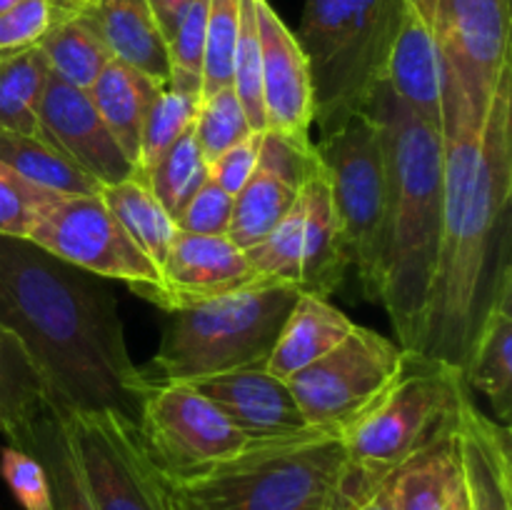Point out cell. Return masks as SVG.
Wrapping results in <instances>:
<instances>
[{
	"label": "cell",
	"instance_id": "1",
	"mask_svg": "<svg viewBox=\"0 0 512 510\" xmlns=\"http://www.w3.org/2000/svg\"><path fill=\"white\" fill-rule=\"evenodd\" d=\"M443 175V230L418 353L463 368L512 270V73L485 120L443 90Z\"/></svg>",
	"mask_w": 512,
	"mask_h": 510
},
{
	"label": "cell",
	"instance_id": "2",
	"mask_svg": "<svg viewBox=\"0 0 512 510\" xmlns=\"http://www.w3.org/2000/svg\"><path fill=\"white\" fill-rule=\"evenodd\" d=\"M0 323L33 358L50 405L138 420L155 380L130 358L118 303L95 275L0 235Z\"/></svg>",
	"mask_w": 512,
	"mask_h": 510
},
{
	"label": "cell",
	"instance_id": "3",
	"mask_svg": "<svg viewBox=\"0 0 512 510\" xmlns=\"http://www.w3.org/2000/svg\"><path fill=\"white\" fill-rule=\"evenodd\" d=\"M365 113L380 125L388 168L378 303L388 313L395 343L418 353L443 230V133L405 105L388 80L375 88Z\"/></svg>",
	"mask_w": 512,
	"mask_h": 510
},
{
	"label": "cell",
	"instance_id": "4",
	"mask_svg": "<svg viewBox=\"0 0 512 510\" xmlns=\"http://www.w3.org/2000/svg\"><path fill=\"white\" fill-rule=\"evenodd\" d=\"M468 393L463 368L420 353L405 355L383 398L340 435L345 468L338 510H353L410 460L448 438Z\"/></svg>",
	"mask_w": 512,
	"mask_h": 510
},
{
	"label": "cell",
	"instance_id": "5",
	"mask_svg": "<svg viewBox=\"0 0 512 510\" xmlns=\"http://www.w3.org/2000/svg\"><path fill=\"white\" fill-rule=\"evenodd\" d=\"M345 450L335 430L258 443L188 478H163L173 510H338Z\"/></svg>",
	"mask_w": 512,
	"mask_h": 510
},
{
	"label": "cell",
	"instance_id": "6",
	"mask_svg": "<svg viewBox=\"0 0 512 510\" xmlns=\"http://www.w3.org/2000/svg\"><path fill=\"white\" fill-rule=\"evenodd\" d=\"M300 290L255 280L218 298L170 310L148 378L193 383L268 360Z\"/></svg>",
	"mask_w": 512,
	"mask_h": 510
},
{
	"label": "cell",
	"instance_id": "7",
	"mask_svg": "<svg viewBox=\"0 0 512 510\" xmlns=\"http://www.w3.org/2000/svg\"><path fill=\"white\" fill-rule=\"evenodd\" d=\"M315 148L328 173L350 265L365 295L378 303L388 218V168L380 125L370 113H358L333 135L320 138Z\"/></svg>",
	"mask_w": 512,
	"mask_h": 510
},
{
	"label": "cell",
	"instance_id": "8",
	"mask_svg": "<svg viewBox=\"0 0 512 510\" xmlns=\"http://www.w3.org/2000/svg\"><path fill=\"white\" fill-rule=\"evenodd\" d=\"M25 240L95 278L120 280L138 298L168 310L170 298L163 273L130 240L100 195H60L40 213L33 233Z\"/></svg>",
	"mask_w": 512,
	"mask_h": 510
},
{
	"label": "cell",
	"instance_id": "9",
	"mask_svg": "<svg viewBox=\"0 0 512 510\" xmlns=\"http://www.w3.org/2000/svg\"><path fill=\"white\" fill-rule=\"evenodd\" d=\"M138 433L163 478H188L258 445L190 383H158L143 398Z\"/></svg>",
	"mask_w": 512,
	"mask_h": 510
},
{
	"label": "cell",
	"instance_id": "10",
	"mask_svg": "<svg viewBox=\"0 0 512 510\" xmlns=\"http://www.w3.org/2000/svg\"><path fill=\"white\" fill-rule=\"evenodd\" d=\"M408 350L378 330L355 323L330 353L288 380L310 428L343 435L395 383Z\"/></svg>",
	"mask_w": 512,
	"mask_h": 510
},
{
	"label": "cell",
	"instance_id": "11",
	"mask_svg": "<svg viewBox=\"0 0 512 510\" xmlns=\"http://www.w3.org/2000/svg\"><path fill=\"white\" fill-rule=\"evenodd\" d=\"M398 13L400 0H343V18L328 60L310 75L315 123L323 138L353 115L365 113L375 88L385 80Z\"/></svg>",
	"mask_w": 512,
	"mask_h": 510
},
{
	"label": "cell",
	"instance_id": "12",
	"mask_svg": "<svg viewBox=\"0 0 512 510\" xmlns=\"http://www.w3.org/2000/svg\"><path fill=\"white\" fill-rule=\"evenodd\" d=\"M433 28L443 90L485 120L500 80L512 73L510 0H415Z\"/></svg>",
	"mask_w": 512,
	"mask_h": 510
},
{
	"label": "cell",
	"instance_id": "13",
	"mask_svg": "<svg viewBox=\"0 0 512 510\" xmlns=\"http://www.w3.org/2000/svg\"><path fill=\"white\" fill-rule=\"evenodd\" d=\"M58 410L95 510H173L133 418L118 410Z\"/></svg>",
	"mask_w": 512,
	"mask_h": 510
},
{
	"label": "cell",
	"instance_id": "14",
	"mask_svg": "<svg viewBox=\"0 0 512 510\" xmlns=\"http://www.w3.org/2000/svg\"><path fill=\"white\" fill-rule=\"evenodd\" d=\"M245 253L263 280L288 283L300 293L320 298L333 295L343 283L350 260L328 173L308 180L278 228Z\"/></svg>",
	"mask_w": 512,
	"mask_h": 510
},
{
	"label": "cell",
	"instance_id": "15",
	"mask_svg": "<svg viewBox=\"0 0 512 510\" xmlns=\"http://www.w3.org/2000/svg\"><path fill=\"white\" fill-rule=\"evenodd\" d=\"M38 128L40 138L93 175L103 188L135 175V165L125 158L88 90L63 83L53 73L40 100Z\"/></svg>",
	"mask_w": 512,
	"mask_h": 510
},
{
	"label": "cell",
	"instance_id": "16",
	"mask_svg": "<svg viewBox=\"0 0 512 510\" xmlns=\"http://www.w3.org/2000/svg\"><path fill=\"white\" fill-rule=\"evenodd\" d=\"M190 385L208 395L238 430L255 443H275L310 433L308 420L290 390L288 380H280L265 360L230 373L193 380Z\"/></svg>",
	"mask_w": 512,
	"mask_h": 510
},
{
	"label": "cell",
	"instance_id": "17",
	"mask_svg": "<svg viewBox=\"0 0 512 510\" xmlns=\"http://www.w3.org/2000/svg\"><path fill=\"white\" fill-rule=\"evenodd\" d=\"M255 5L263 55L265 130L310 138V128L315 123V95L308 58L273 5L268 0H255Z\"/></svg>",
	"mask_w": 512,
	"mask_h": 510
},
{
	"label": "cell",
	"instance_id": "18",
	"mask_svg": "<svg viewBox=\"0 0 512 510\" xmlns=\"http://www.w3.org/2000/svg\"><path fill=\"white\" fill-rule=\"evenodd\" d=\"M160 273L170 298L165 313L263 280L255 273L248 253L228 235H193L180 230L165 255V263L160 265Z\"/></svg>",
	"mask_w": 512,
	"mask_h": 510
},
{
	"label": "cell",
	"instance_id": "19",
	"mask_svg": "<svg viewBox=\"0 0 512 510\" xmlns=\"http://www.w3.org/2000/svg\"><path fill=\"white\" fill-rule=\"evenodd\" d=\"M470 510H512L510 428L488 418L465 395L453 430Z\"/></svg>",
	"mask_w": 512,
	"mask_h": 510
},
{
	"label": "cell",
	"instance_id": "20",
	"mask_svg": "<svg viewBox=\"0 0 512 510\" xmlns=\"http://www.w3.org/2000/svg\"><path fill=\"white\" fill-rule=\"evenodd\" d=\"M385 80L405 105L443 133V65L438 40L415 0H400Z\"/></svg>",
	"mask_w": 512,
	"mask_h": 510
},
{
	"label": "cell",
	"instance_id": "21",
	"mask_svg": "<svg viewBox=\"0 0 512 510\" xmlns=\"http://www.w3.org/2000/svg\"><path fill=\"white\" fill-rule=\"evenodd\" d=\"M75 13L88 20L110 58L148 75L158 88L170 85V50L148 0H93Z\"/></svg>",
	"mask_w": 512,
	"mask_h": 510
},
{
	"label": "cell",
	"instance_id": "22",
	"mask_svg": "<svg viewBox=\"0 0 512 510\" xmlns=\"http://www.w3.org/2000/svg\"><path fill=\"white\" fill-rule=\"evenodd\" d=\"M353 328V320L335 308L328 298L300 293L265 365L280 380H290L295 373L330 353L335 345L343 343Z\"/></svg>",
	"mask_w": 512,
	"mask_h": 510
},
{
	"label": "cell",
	"instance_id": "23",
	"mask_svg": "<svg viewBox=\"0 0 512 510\" xmlns=\"http://www.w3.org/2000/svg\"><path fill=\"white\" fill-rule=\"evenodd\" d=\"M468 388L493 403L498 423L510 428L512 415V270L503 278L463 365Z\"/></svg>",
	"mask_w": 512,
	"mask_h": 510
},
{
	"label": "cell",
	"instance_id": "24",
	"mask_svg": "<svg viewBox=\"0 0 512 510\" xmlns=\"http://www.w3.org/2000/svg\"><path fill=\"white\" fill-rule=\"evenodd\" d=\"M50 390L18 335L0 323V435L25 450L30 430L50 408Z\"/></svg>",
	"mask_w": 512,
	"mask_h": 510
},
{
	"label": "cell",
	"instance_id": "25",
	"mask_svg": "<svg viewBox=\"0 0 512 510\" xmlns=\"http://www.w3.org/2000/svg\"><path fill=\"white\" fill-rule=\"evenodd\" d=\"M390 485L395 510H470L453 433L410 460L393 475Z\"/></svg>",
	"mask_w": 512,
	"mask_h": 510
},
{
	"label": "cell",
	"instance_id": "26",
	"mask_svg": "<svg viewBox=\"0 0 512 510\" xmlns=\"http://www.w3.org/2000/svg\"><path fill=\"white\" fill-rule=\"evenodd\" d=\"M158 90L160 88L148 75L120 63V60H110L93 83V88L88 90L100 118L105 120V125L118 140L125 158L135 165V170H138L145 115H148Z\"/></svg>",
	"mask_w": 512,
	"mask_h": 510
},
{
	"label": "cell",
	"instance_id": "27",
	"mask_svg": "<svg viewBox=\"0 0 512 510\" xmlns=\"http://www.w3.org/2000/svg\"><path fill=\"white\" fill-rule=\"evenodd\" d=\"M25 453L38 458L48 480L50 510H95L85 488L63 413L50 405L30 430Z\"/></svg>",
	"mask_w": 512,
	"mask_h": 510
},
{
	"label": "cell",
	"instance_id": "28",
	"mask_svg": "<svg viewBox=\"0 0 512 510\" xmlns=\"http://www.w3.org/2000/svg\"><path fill=\"white\" fill-rule=\"evenodd\" d=\"M0 163L28 183L63 198L100 195L103 190L93 175L80 170L73 160L38 135H20L0 128Z\"/></svg>",
	"mask_w": 512,
	"mask_h": 510
},
{
	"label": "cell",
	"instance_id": "29",
	"mask_svg": "<svg viewBox=\"0 0 512 510\" xmlns=\"http://www.w3.org/2000/svg\"><path fill=\"white\" fill-rule=\"evenodd\" d=\"M50 73L63 83L80 90H90L105 65L110 53L98 38L88 20L75 10L55 8V18L45 38L38 43Z\"/></svg>",
	"mask_w": 512,
	"mask_h": 510
},
{
	"label": "cell",
	"instance_id": "30",
	"mask_svg": "<svg viewBox=\"0 0 512 510\" xmlns=\"http://www.w3.org/2000/svg\"><path fill=\"white\" fill-rule=\"evenodd\" d=\"M100 198L115 215V220L123 225L130 240L160 268L175 235H178V225L170 218L168 210L158 203L148 183L133 175L115 185H105L100 190Z\"/></svg>",
	"mask_w": 512,
	"mask_h": 510
},
{
	"label": "cell",
	"instance_id": "31",
	"mask_svg": "<svg viewBox=\"0 0 512 510\" xmlns=\"http://www.w3.org/2000/svg\"><path fill=\"white\" fill-rule=\"evenodd\" d=\"M295 198L298 190L285 185L268 170L258 168L245 188L235 195L228 238L243 250L255 248L278 228L280 220L293 208Z\"/></svg>",
	"mask_w": 512,
	"mask_h": 510
},
{
	"label": "cell",
	"instance_id": "32",
	"mask_svg": "<svg viewBox=\"0 0 512 510\" xmlns=\"http://www.w3.org/2000/svg\"><path fill=\"white\" fill-rule=\"evenodd\" d=\"M50 68L40 48L0 58V128L38 135V108Z\"/></svg>",
	"mask_w": 512,
	"mask_h": 510
},
{
	"label": "cell",
	"instance_id": "33",
	"mask_svg": "<svg viewBox=\"0 0 512 510\" xmlns=\"http://www.w3.org/2000/svg\"><path fill=\"white\" fill-rule=\"evenodd\" d=\"M208 178V160H205L193 128H190L165 150L163 158L140 180L148 183V188L153 190L158 203L168 210L170 218L178 220L185 205L190 203V198L198 193V188Z\"/></svg>",
	"mask_w": 512,
	"mask_h": 510
},
{
	"label": "cell",
	"instance_id": "34",
	"mask_svg": "<svg viewBox=\"0 0 512 510\" xmlns=\"http://www.w3.org/2000/svg\"><path fill=\"white\" fill-rule=\"evenodd\" d=\"M253 133H265L263 110V55H260L258 5L240 0V30L233 58V85Z\"/></svg>",
	"mask_w": 512,
	"mask_h": 510
},
{
	"label": "cell",
	"instance_id": "35",
	"mask_svg": "<svg viewBox=\"0 0 512 510\" xmlns=\"http://www.w3.org/2000/svg\"><path fill=\"white\" fill-rule=\"evenodd\" d=\"M195 113H198V100L190 95L178 93L175 88L165 85L158 90L148 115H145L143 135H140V155L135 175L145 178L148 170L163 158L165 150L185 133L193 128Z\"/></svg>",
	"mask_w": 512,
	"mask_h": 510
},
{
	"label": "cell",
	"instance_id": "36",
	"mask_svg": "<svg viewBox=\"0 0 512 510\" xmlns=\"http://www.w3.org/2000/svg\"><path fill=\"white\" fill-rule=\"evenodd\" d=\"M240 30V0H210L205 20L203 90L200 100L233 85V58Z\"/></svg>",
	"mask_w": 512,
	"mask_h": 510
},
{
	"label": "cell",
	"instance_id": "37",
	"mask_svg": "<svg viewBox=\"0 0 512 510\" xmlns=\"http://www.w3.org/2000/svg\"><path fill=\"white\" fill-rule=\"evenodd\" d=\"M193 135L208 163H213L225 150L253 135V128H250L233 88H220L200 100L193 120Z\"/></svg>",
	"mask_w": 512,
	"mask_h": 510
},
{
	"label": "cell",
	"instance_id": "38",
	"mask_svg": "<svg viewBox=\"0 0 512 510\" xmlns=\"http://www.w3.org/2000/svg\"><path fill=\"white\" fill-rule=\"evenodd\" d=\"M210 0H193L185 8L178 28L170 35V88L190 95L200 103L203 90V53H205V20Z\"/></svg>",
	"mask_w": 512,
	"mask_h": 510
},
{
	"label": "cell",
	"instance_id": "39",
	"mask_svg": "<svg viewBox=\"0 0 512 510\" xmlns=\"http://www.w3.org/2000/svg\"><path fill=\"white\" fill-rule=\"evenodd\" d=\"M258 168L268 170L270 175L295 190L325 173L313 138H293V135L273 133V130H265L260 138Z\"/></svg>",
	"mask_w": 512,
	"mask_h": 510
},
{
	"label": "cell",
	"instance_id": "40",
	"mask_svg": "<svg viewBox=\"0 0 512 510\" xmlns=\"http://www.w3.org/2000/svg\"><path fill=\"white\" fill-rule=\"evenodd\" d=\"M60 195L28 183L0 163V235L28 238L40 213Z\"/></svg>",
	"mask_w": 512,
	"mask_h": 510
},
{
	"label": "cell",
	"instance_id": "41",
	"mask_svg": "<svg viewBox=\"0 0 512 510\" xmlns=\"http://www.w3.org/2000/svg\"><path fill=\"white\" fill-rule=\"evenodd\" d=\"M55 18L53 0H23L0 15V58L38 48Z\"/></svg>",
	"mask_w": 512,
	"mask_h": 510
},
{
	"label": "cell",
	"instance_id": "42",
	"mask_svg": "<svg viewBox=\"0 0 512 510\" xmlns=\"http://www.w3.org/2000/svg\"><path fill=\"white\" fill-rule=\"evenodd\" d=\"M0 478L23 510H50L48 480L38 458L15 445H5L0 450Z\"/></svg>",
	"mask_w": 512,
	"mask_h": 510
},
{
	"label": "cell",
	"instance_id": "43",
	"mask_svg": "<svg viewBox=\"0 0 512 510\" xmlns=\"http://www.w3.org/2000/svg\"><path fill=\"white\" fill-rule=\"evenodd\" d=\"M233 195L225 193L215 180H205L198 193L190 198L175 225L180 233L193 235H228L233 218Z\"/></svg>",
	"mask_w": 512,
	"mask_h": 510
},
{
	"label": "cell",
	"instance_id": "44",
	"mask_svg": "<svg viewBox=\"0 0 512 510\" xmlns=\"http://www.w3.org/2000/svg\"><path fill=\"white\" fill-rule=\"evenodd\" d=\"M260 138L263 133H253L245 140H240L238 145H233L230 150H225L223 155L208 163V175L210 180L220 185L225 193L235 195L245 188L253 173L258 170L260 160Z\"/></svg>",
	"mask_w": 512,
	"mask_h": 510
},
{
	"label": "cell",
	"instance_id": "45",
	"mask_svg": "<svg viewBox=\"0 0 512 510\" xmlns=\"http://www.w3.org/2000/svg\"><path fill=\"white\" fill-rule=\"evenodd\" d=\"M193 3V0H148L150 10H153L155 20H158L160 30H163L165 40H170V35L178 28L180 18H183L185 8Z\"/></svg>",
	"mask_w": 512,
	"mask_h": 510
},
{
	"label": "cell",
	"instance_id": "46",
	"mask_svg": "<svg viewBox=\"0 0 512 510\" xmlns=\"http://www.w3.org/2000/svg\"><path fill=\"white\" fill-rule=\"evenodd\" d=\"M390 480H393V478H390ZM390 480H388V483L380 485V488L375 490V493H370L368 498L363 500V503L355 505L353 510H395L393 485H390Z\"/></svg>",
	"mask_w": 512,
	"mask_h": 510
},
{
	"label": "cell",
	"instance_id": "47",
	"mask_svg": "<svg viewBox=\"0 0 512 510\" xmlns=\"http://www.w3.org/2000/svg\"><path fill=\"white\" fill-rule=\"evenodd\" d=\"M88 3H93V0H53L55 8H63V10H78Z\"/></svg>",
	"mask_w": 512,
	"mask_h": 510
},
{
	"label": "cell",
	"instance_id": "48",
	"mask_svg": "<svg viewBox=\"0 0 512 510\" xmlns=\"http://www.w3.org/2000/svg\"><path fill=\"white\" fill-rule=\"evenodd\" d=\"M18 3H23V0H0V15L8 13V10L15 8Z\"/></svg>",
	"mask_w": 512,
	"mask_h": 510
}]
</instances>
